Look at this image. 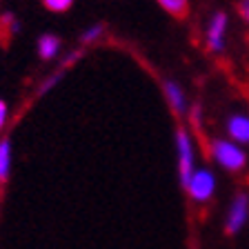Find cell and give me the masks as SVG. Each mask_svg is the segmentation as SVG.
I'll list each match as a JSON object with an SVG mask.
<instances>
[{"mask_svg":"<svg viewBox=\"0 0 249 249\" xmlns=\"http://www.w3.org/2000/svg\"><path fill=\"white\" fill-rule=\"evenodd\" d=\"M176 171H178V182L182 187L189 182V178L194 176V171L198 169L196 165V145H194V136L187 127H176Z\"/></svg>","mask_w":249,"mask_h":249,"instance_id":"cell-1","label":"cell"},{"mask_svg":"<svg viewBox=\"0 0 249 249\" xmlns=\"http://www.w3.org/2000/svg\"><path fill=\"white\" fill-rule=\"evenodd\" d=\"M209 156L225 171H240L247 165V151H245V147L229 138L209 140Z\"/></svg>","mask_w":249,"mask_h":249,"instance_id":"cell-2","label":"cell"},{"mask_svg":"<svg viewBox=\"0 0 249 249\" xmlns=\"http://www.w3.org/2000/svg\"><path fill=\"white\" fill-rule=\"evenodd\" d=\"M216 187H218L216 174H213L209 167H198V169L194 171V176L189 178V182H187L182 189H185L187 196L192 198L194 202H198V205H205V202H209L213 198V194H216Z\"/></svg>","mask_w":249,"mask_h":249,"instance_id":"cell-3","label":"cell"},{"mask_svg":"<svg viewBox=\"0 0 249 249\" xmlns=\"http://www.w3.org/2000/svg\"><path fill=\"white\" fill-rule=\"evenodd\" d=\"M249 220V194L247 192H238L231 198L227 207V216H225V231L229 236L243 231V227Z\"/></svg>","mask_w":249,"mask_h":249,"instance_id":"cell-4","label":"cell"},{"mask_svg":"<svg viewBox=\"0 0 249 249\" xmlns=\"http://www.w3.org/2000/svg\"><path fill=\"white\" fill-rule=\"evenodd\" d=\"M227 27L229 18L225 11H216L205 27V42L212 53H223L227 47Z\"/></svg>","mask_w":249,"mask_h":249,"instance_id":"cell-5","label":"cell"},{"mask_svg":"<svg viewBox=\"0 0 249 249\" xmlns=\"http://www.w3.org/2000/svg\"><path fill=\"white\" fill-rule=\"evenodd\" d=\"M162 93H165V100H167V105H169V109L176 116L189 114V107H192V105L187 100V93L180 83L165 78V80H162Z\"/></svg>","mask_w":249,"mask_h":249,"instance_id":"cell-6","label":"cell"},{"mask_svg":"<svg viewBox=\"0 0 249 249\" xmlns=\"http://www.w3.org/2000/svg\"><path fill=\"white\" fill-rule=\"evenodd\" d=\"M225 129H227V138L238 142V145H249V114L245 111H233L227 116V123H225Z\"/></svg>","mask_w":249,"mask_h":249,"instance_id":"cell-7","label":"cell"},{"mask_svg":"<svg viewBox=\"0 0 249 249\" xmlns=\"http://www.w3.org/2000/svg\"><path fill=\"white\" fill-rule=\"evenodd\" d=\"M60 52H62V40L52 34V31H45L40 34L36 40V53L42 62H53L60 58Z\"/></svg>","mask_w":249,"mask_h":249,"instance_id":"cell-8","label":"cell"},{"mask_svg":"<svg viewBox=\"0 0 249 249\" xmlns=\"http://www.w3.org/2000/svg\"><path fill=\"white\" fill-rule=\"evenodd\" d=\"M14 167V142L9 136H0V185H5Z\"/></svg>","mask_w":249,"mask_h":249,"instance_id":"cell-9","label":"cell"},{"mask_svg":"<svg viewBox=\"0 0 249 249\" xmlns=\"http://www.w3.org/2000/svg\"><path fill=\"white\" fill-rule=\"evenodd\" d=\"M105 34H107V25L105 22H91L89 27H85L83 34H80V45L89 47V45H96L98 40H103Z\"/></svg>","mask_w":249,"mask_h":249,"instance_id":"cell-10","label":"cell"},{"mask_svg":"<svg viewBox=\"0 0 249 249\" xmlns=\"http://www.w3.org/2000/svg\"><path fill=\"white\" fill-rule=\"evenodd\" d=\"M162 11H167L174 18H182L189 11V0H156Z\"/></svg>","mask_w":249,"mask_h":249,"instance_id":"cell-11","label":"cell"},{"mask_svg":"<svg viewBox=\"0 0 249 249\" xmlns=\"http://www.w3.org/2000/svg\"><path fill=\"white\" fill-rule=\"evenodd\" d=\"M65 73H67L65 69H56L53 73H49V76H47L45 80L40 83V87H38V91H36V93H38V96H45L47 91H52V89L56 87L58 83H60L62 78H65Z\"/></svg>","mask_w":249,"mask_h":249,"instance_id":"cell-12","label":"cell"},{"mask_svg":"<svg viewBox=\"0 0 249 249\" xmlns=\"http://www.w3.org/2000/svg\"><path fill=\"white\" fill-rule=\"evenodd\" d=\"M76 0H42V7L52 14H67Z\"/></svg>","mask_w":249,"mask_h":249,"instance_id":"cell-13","label":"cell"},{"mask_svg":"<svg viewBox=\"0 0 249 249\" xmlns=\"http://www.w3.org/2000/svg\"><path fill=\"white\" fill-rule=\"evenodd\" d=\"M80 56H83V49H76V52L65 53V56L60 58V67H58V69H65V71H67V69L71 67V65H73V62H76Z\"/></svg>","mask_w":249,"mask_h":249,"instance_id":"cell-14","label":"cell"},{"mask_svg":"<svg viewBox=\"0 0 249 249\" xmlns=\"http://www.w3.org/2000/svg\"><path fill=\"white\" fill-rule=\"evenodd\" d=\"M9 103H7L5 98H0V134L5 131V127H7V123H9Z\"/></svg>","mask_w":249,"mask_h":249,"instance_id":"cell-15","label":"cell"},{"mask_svg":"<svg viewBox=\"0 0 249 249\" xmlns=\"http://www.w3.org/2000/svg\"><path fill=\"white\" fill-rule=\"evenodd\" d=\"M189 118H192L194 127H200L202 124V107L200 105H192V107H189Z\"/></svg>","mask_w":249,"mask_h":249,"instance_id":"cell-16","label":"cell"},{"mask_svg":"<svg viewBox=\"0 0 249 249\" xmlns=\"http://www.w3.org/2000/svg\"><path fill=\"white\" fill-rule=\"evenodd\" d=\"M238 14L245 22H249V0H240L238 2Z\"/></svg>","mask_w":249,"mask_h":249,"instance_id":"cell-17","label":"cell"}]
</instances>
